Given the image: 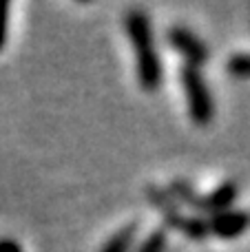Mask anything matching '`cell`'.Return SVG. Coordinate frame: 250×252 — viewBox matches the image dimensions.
<instances>
[{"label":"cell","instance_id":"obj_1","mask_svg":"<svg viewBox=\"0 0 250 252\" xmlns=\"http://www.w3.org/2000/svg\"><path fill=\"white\" fill-rule=\"evenodd\" d=\"M124 27H126L128 40L133 47V58H135V75L137 84L144 89L146 93H153L159 89L164 78L162 60L155 49L153 38V27H151V18L144 9H131L124 18Z\"/></svg>","mask_w":250,"mask_h":252},{"label":"cell","instance_id":"obj_4","mask_svg":"<svg viewBox=\"0 0 250 252\" xmlns=\"http://www.w3.org/2000/svg\"><path fill=\"white\" fill-rule=\"evenodd\" d=\"M146 195H149L151 204L162 213L164 223H166L168 228H175L177 232H182L184 237H188V239H193V241H204L208 237L206 219L195 217V215L193 217L182 215L180 208H177V201L168 195V190H159V188H155V186H149Z\"/></svg>","mask_w":250,"mask_h":252},{"label":"cell","instance_id":"obj_6","mask_svg":"<svg viewBox=\"0 0 250 252\" xmlns=\"http://www.w3.org/2000/svg\"><path fill=\"white\" fill-rule=\"evenodd\" d=\"M168 42L175 51L182 53L184 64L190 66H202L208 60V47L193 33V31L184 29V27H173L168 31Z\"/></svg>","mask_w":250,"mask_h":252},{"label":"cell","instance_id":"obj_5","mask_svg":"<svg viewBox=\"0 0 250 252\" xmlns=\"http://www.w3.org/2000/svg\"><path fill=\"white\" fill-rule=\"evenodd\" d=\"M208 235L217 239H237L250 228V213L248 210L228 208L224 213H217L208 219Z\"/></svg>","mask_w":250,"mask_h":252},{"label":"cell","instance_id":"obj_7","mask_svg":"<svg viewBox=\"0 0 250 252\" xmlns=\"http://www.w3.org/2000/svg\"><path fill=\"white\" fill-rule=\"evenodd\" d=\"M135 235H137V223H126L113 237L106 239V244L100 248V252H131L133 244H135Z\"/></svg>","mask_w":250,"mask_h":252},{"label":"cell","instance_id":"obj_2","mask_svg":"<svg viewBox=\"0 0 250 252\" xmlns=\"http://www.w3.org/2000/svg\"><path fill=\"white\" fill-rule=\"evenodd\" d=\"M168 195L175 201L190 206V208L199 210V213L217 215V213H224V210L233 208V204L237 201V195H239V186L235 182H224L213 192H208V195H197L190 188V184H186L184 179H175L168 186Z\"/></svg>","mask_w":250,"mask_h":252},{"label":"cell","instance_id":"obj_10","mask_svg":"<svg viewBox=\"0 0 250 252\" xmlns=\"http://www.w3.org/2000/svg\"><path fill=\"white\" fill-rule=\"evenodd\" d=\"M0 252H22V248L18 241L9 239V237H2V239H0Z\"/></svg>","mask_w":250,"mask_h":252},{"label":"cell","instance_id":"obj_9","mask_svg":"<svg viewBox=\"0 0 250 252\" xmlns=\"http://www.w3.org/2000/svg\"><path fill=\"white\" fill-rule=\"evenodd\" d=\"M9 11H11V4H9V2H0V51L7 47V38H9Z\"/></svg>","mask_w":250,"mask_h":252},{"label":"cell","instance_id":"obj_3","mask_svg":"<svg viewBox=\"0 0 250 252\" xmlns=\"http://www.w3.org/2000/svg\"><path fill=\"white\" fill-rule=\"evenodd\" d=\"M180 80L190 120L197 126H208L215 118V100H213L211 89H208L199 66L184 64L180 71Z\"/></svg>","mask_w":250,"mask_h":252},{"label":"cell","instance_id":"obj_8","mask_svg":"<svg viewBox=\"0 0 250 252\" xmlns=\"http://www.w3.org/2000/svg\"><path fill=\"white\" fill-rule=\"evenodd\" d=\"M168 248V232L166 228H155L135 252H166Z\"/></svg>","mask_w":250,"mask_h":252}]
</instances>
